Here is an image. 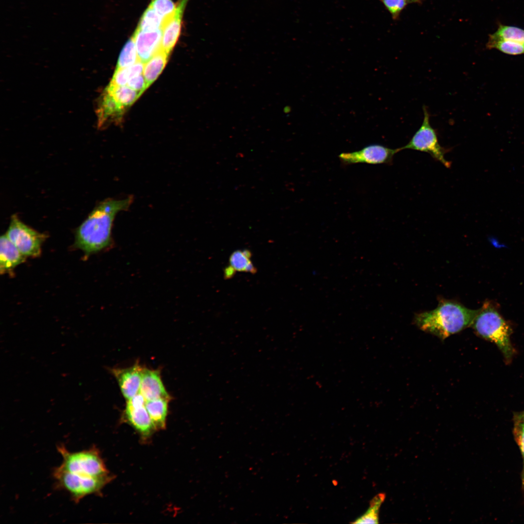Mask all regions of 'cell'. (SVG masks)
Instances as JSON below:
<instances>
[{"label":"cell","mask_w":524,"mask_h":524,"mask_svg":"<svg viewBox=\"0 0 524 524\" xmlns=\"http://www.w3.org/2000/svg\"><path fill=\"white\" fill-rule=\"evenodd\" d=\"M170 400L171 398H160L146 402V409L156 430L164 429L166 427L168 403Z\"/></svg>","instance_id":"cell-16"},{"label":"cell","mask_w":524,"mask_h":524,"mask_svg":"<svg viewBox=\"0 0 524 524\" xmlns=\"http://www.w3.org/2000/svg\"><path fill=\"white\" fill-rule=\"evenodd\" d=\"M127 86L141 94L148 87L142 74L131 79L128 82Z\"/></svg>","instance_id":"cell-29"},{"label":"cell","mask_w":524,"mask_h":524,"mask_svg":"<svg viewBox=\"0 0 524 524\" xmlns=\"http://www.w3.org/2000/svg\"><path fill=\"white\" fill-rule=\"evenodd\" d=\"M493 34L503 39L524 44V30L517 27L500 24Z\"/></svg>","instance_id":"cell-24"},{"label":"cell","mask_w":524,"mask_h":524,"mask_svg":"<svg viewBox=\"0 0 524 524\" xmlns=\"http://www.w3.org/2000/svg\"><path fill=\"white\" fill-rule=\"evenodd\" d=\"M385 495L379 493L374 497L371 501L368 510L353 522L354 524H377L378 523V512L381 504L384 500Z\"/></svg>","instance_id":"cell-23"},{"label":"cell","mask_w":524,"mask_h":524,"mask_svg":"<svg viewBox=\"0 0 524 524\" xmlns=\"http://www.w3.org/2000/svg\"><path fill=\"white\" fill-rule=\"evenodd\" d=\"M478 311L453 300L442 299L434 310L417 314L414 322L422 330L443 340L471 326Z\"/></svg>","instance_id":"cell-2"},{"label":"cell","mask_w":524,"mask_h":524,"mask_svg":"<svg viewBox=\"0 0 524 524\" xmlns=\"http://www.w3.org/2000/svg\"><path fill=\"white\" fill-rule=\"evenodd\" d=\"M131 197L121 199H107L98 204L75 232L74 246L85 257L98 252L112 243V229L116 214L127 210Z\"/></svg>","instance_id":"cell-1"},{"label":"cell","mask_w":524,"mask_h":524,"mask_svg":"<svg viewBox=\"0 0 524 524\" xmlns=\"http://www.w3.org/2000/svg\"><path fill=\"white\" fill-rule=\"evenodd\" d=\"M391 14L393 20L399 19L402 11L409 2L407 0H379Z\"/></svg>","instance_id":"cell-27"},{"label":"cell","mask_w":524,"mask_h":524,"mask_svg":"<svg viewBox=\"0 0 524 524\" xmlns=\"http://www.w3.org/2000/svg\"><path fill=\"white\" fill-rule=\"evenodd\" d=\"M25 256L8 239L6 234L0 239V272L11 273L13 269L26 261Z\"/></svg>","instance_id":"cell-15"},{"label":"cell","mask_w":524,"mask_h":524,"mask_svg":"<svg viewBox=\"0 0 524 524\" xmlns=\"http://www.w3.org/2000/svg\"><path fill=\"white\" fill-rule=\"evenodd\" d=\"M471 326L477 335L495 344L506 361L511 360L515 353L510 341L512 329L491 303H484Z\"/></svg>","instance_id":"cell-3"},{"label":"cell","mask_w":524,"mask_h":524,"mask_svg":"<svg viewBox=\"0 0 524 524\" xmlns=\"http://www.w3.org/2000/svg\"><path fill=\"white\" fill-rule=\"evenodd\" d=\"M424 118L421 126L415 132L410 141L404 146L399 147L401 151L410 149L428 153L435 160L440 162L446 168H450V162L445 155L450 148L442 147L439 142L437 132L430 124V115L426 107L423 106Z\"/></svg>","instance_id":"cell-6"},{"label":"cell","mask_w":524,"mask_h":524,"mask_svg":"<svg viewBox=\"0 0 524 524\" xmlns=\"http://www.w3.org/2000/svg\"><path fill=\"white\" fill-rule=\"evenodd\" d=\"M251 256V252L247 249L236 250L229 257V267L233 273L235 271L256 273V269L250 260Z\"/></svg>","instance_id":"cell-19"},{"label":"cell","mask_w":524,"mask_h":524,"mask_svg":"<svg viewBox=\"0 0 524 524\" xmlns=\"http://www.w3.org/2000/svg\"><path fill=\"white\" fill-rule=\"evenodd\" d=\"M139 60L134 41L132 36L126 43L120 52L116 68H124L133 65Z\"/></svg>","instance_id":"cell-22"},{"label":"cell","mask_w":524,"mask_h":524,"mask_svg":"<svg viewBox=\"0 0 524 524\" xmlns=\"http://www.w3.org/2000/svg\"><path fill=\"white\" fill-rule=\"evenodd\" d=\"M163 19L149 5L140 18L137 29L144 32L155 31L162 29Z\"/></svg>","instance_id":"cell-21"},{"label":"cell","mask_w":524,"mask_h":524,"mask_svg":"<svg viewBox=\"0 0 524 524\" xmlns=\"http://www.w3.org/2000/svg\"><path fill=\"white\" fill-rule=\"evenodd\" d=\"M189 0H180L174 14L163 23L162 49L169 54L180 35L183 13Z\"/></svg>","instance_id":"cell-11"},{"label":"cell","mask_w":524,"mask_h":524,"mask_svg":"<svg viewBox=\"0 0 524 524\" xmlns=\"http://www.w3.org/2000/svg\"><path fill=\"white\" fill-rule=\"evenodd\" d=\"M488 49H495L509 55H517L524 54V44L503 39L493 34L489 35L486 44Z\"/></svg>","instance_id":"cell-18"},{"label":"cell","mask_w":524,"mask_h":524,"mask_svg":"<svg viewBox=\"0 0 524 524\" xmlns=\"http://www.w3.org/2000/svg\"><path fill=\"white\" fill-rule=\"evenodd\" d=\"M139 393L146 401L171 398L162 380L160 370L143 368Z\"/></svg>","instance_id":"cell-14"},{"label":"cell","mask_w":524,"mask_h":524,"mask_svg":"<svg viewBox=\"0 0 524 524\" xmlns=\"http://www.w3.org/2000/svg\"><path fill=\"white\" fill-rule=\"evenodd\" d=\"M126 401L123 420L133 427L144 439H147L155 428L146 409V399L139 393Z\"/></svg>","instance_id":"cell-9"},{"label":"cell","mask_w":524,"mask_h":524,"mask_svg":"<svg viewBox=\"0 0 524 524\" xmlns=\"http://www.w3.org/2000/svg\"><path fill=\"white\" fill-rule=\"evenodd\" d=\"M149 5L163 19V22L174 14L177 7L172 0H151Z\"/></svg>","instance_id":"cell-25"},{"label":"cell","mask_w":524,"mask_h":524,"mask_svg":"<svg viewBox=\"0 0 524 524\" xmlns=\"http://www.w3.org/2000/svg\"><path fill=\"white\" fill-rule=\"evenodd\" d=\"M63 458L61 469L82 477H97L110 475L98 449L96 446L71 452L63 444L57 447Z\"/></svg>","instance_id":"cell-4"},{"label":"cell","mask_w":524,"mask_h":524,"mask_svg":"<svg viewBox=\"0 0 524 524\" xmlns=\"http://www.w3.org/2000/svg\"><path fill=\"white\" fill-rule=\"evenodd\" d=\"M132 36L139 60L143 63L149 60L162 48V29L144 32L136 28Z\"/></svg>","instance_id":"cell-12"},{"label":"cell","mask_w":524,"mask_h":524,"mask_svg":"<svg viewBox=\"0 0 524 524\" xmlns=\"http://www.w3.org/2000/svg\"><path fill=\"white\" fill-rule=\"evenodd\" d=\"M125 108L104 90L99 98L97 106L98 125L102 128L109 124L119 123Z\"/></svg>","instance_id":"cell-13"},{"label":"cell","mask_w":524,"mask_h":524,"mask_svg":"<svg viewBox=\"0 0 524 524\" xmlns=\"http://www.w3.org/2000/svg\"><path fill=\"white\" fill-rule=\"evenodd\" d=\"M57 488L66 491L75 503L84 497L100 493L113 477L111 475L97 477H82L55 467L52 473Z\"/></svg>","instance_id":"cell-5"},{"label":"cell","mask_w":524,"mask_h":524,"mask_svg":"<svg viewBox=\"0 0 524 524\" xmlns=\"http://www.w3.org/2000/svg\"><path fill=\"white\" fill-rule=\"evenodd\" d=\"M399 148L392 149L378 144L366 146L360 150L342 153L338 157L342 164L349 165L356 164H392L394 155L399 152Z\"/></svg>","instance_id":"cell-8"},{"label":"cell","mask_w":524,"mask_h":524,"mask_svg":"<svg viewBox=\"0 0 524 524\" xmlns=\"http://www.w3.org/2000/svg\"><path fill=\"white\" fill-rule=\"evenodd\" d=\"M514 421H523L524 422V410L516 412L513 416Z\"/></svg>","instance_id":"cell-30"},{"label":"cell","mask_w":524,"mask_h":524,"mask_svg":"<svg viewBox=\"0 0 524 524\" xmlns=\"http://www.w3.org/2000/svg\"><path fill=\"white\" fill-rule=\"evenodd\" d=\"M134 77L135 75L131 66L124 68H116L109 84L116 86L126 85L129 81Z\"/></svg>","instance_id":"cell-26"},{"label":"cell","mask_w":524,"mask_h":524,"mask_svg":"<svg viewBox=\"0 0 524 524\" xmlns=\"http://www.w3.org/2000/svg\"><path fill=\"white\" fill-rule=\"evenodd\" d=\"M105 91L125 108L132 105L141 94L126 85L116 86L109 84Z\"/></svg>","instance_id":"cell-20"},{"label":"cell","mask_w":524,"mask_h":524,"mask_svg":"<svg viewBox=\"0 0 524 524\" xmlns=\"http://www.w3.org/2000/svg\"><path fill=\"white\" fill-rule=\"evenodd\" d=\"M522 483H523V486L524 488V472H523V474Z\"/></svg>","instance_id":"cell-32"},{"label":"cell","mask_w":524,"mask_h":524,"mask_svg":"<svg viewBox=\"0 0 524 524\" xmlns=\"http://www.w3.org/2000/svg\"><path fill=\"white\" fill-rule=\"evenodd\" d=\"M8 239L25 256L38 257L47 236L29 227L17 216H12L5 233Z\"/></svg>","instance_id":"cell-7"},{"label":"cell","mask_w":524,"mask_h":524,"mask_svg":"<svg viewBox=\"0 0 524 524\" xmlns=\"http://www.w3.org/2000/svg\"><path fill=\"white\" fill-rule=\"evenodd\" d=\"M143 367L138 363L125 368L110 369L115 378L121 392L126 400L139 393Z\"/></svg>","instance_id":"cell-10"},{"label":"cell","mask_w":524,"mask_h":524,"mask_svg":"<svg viewBox=\"0 0 524 524\" xmlns=\"http://www.w3.org/2000/svg\"><path fill=\"white\" fill-rule=\"evenodd\" d=\"M407 0L409 2V4H411V3L421 4L422 3V0Z\"/></svg>","instance_id":"cell-31"},{"label":"cell","mask_w":524,"mask_h":524,"mask_svg":"<svg viewBox=\"0 0 524 524\" xmlns=\"http://www.w3.org/2000/svg\"><path fill=\"white\" fill-rule=\"evenodd\" d=\"M513 435L524 459V422L514 421Z\"/></svg>","instance_id":"cell-28"},{"label":"cell","mask_w":524,"mask_h":524,"mask_svg":"<svg viewBox=\"0 0 524 524\" xmlns=\"http://www.w3.org/2000/svg\"><path fill=\"white\" fill-rule=\"evenodd\" d=\"M167 54L162 48L144 65L143 75L149 86L162 72L167 61Z\"/></svg>","instance_id":"cell-17"}]
</instances>
